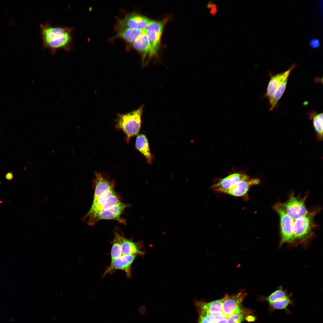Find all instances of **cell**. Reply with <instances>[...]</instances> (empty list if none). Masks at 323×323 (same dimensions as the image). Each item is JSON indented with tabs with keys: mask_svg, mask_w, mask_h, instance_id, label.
I'll return each mask as SVG.
<instances>
[{
	"mask_svg": "<svg viewBox=\"0 0 323 323\" xmlns=\"http://www.w3.org/2000/svg\"><path fill=\"white\" fill-rule=\"evenodd\" d=\"M138 255H122L112 262L104 273L106 275L114 270L124 271L128 277L131 276V268L133 262Z\"/></svg>",
	"mask_w": 323,
	"mask_h": 323,
	"instance_id": "obj_11",
	"label": "cell"
},
{
	"mask_svg": "<svg viewBox=\"0 0 323 323\" xmlns=\"http://www.w3.org/2000/svg\"><path fill=\"white\" fill-rule=\"evenodd\" d=\"M143 105L138 109L125 114H119L116 120V127L126 134L127 141L139 132L141 126Z\"/></svg>",
	"mask_w": 323,
	"mask_h": 323,
	"instance_id": "obj_3",
	"label": "cell"
},
{
	"mask_svg": "<svg viewBox=\"0 0 323 323\" xmlns=\"http://www.w3.org/2000/svg\"><path fill=\"white\" fill-rule=\"evenodd\" d=\"M206 313L212 319L215 321L225 319L227 318V317L222 311Z\"/></svg>",
	"mask_w": 323,
	"mask_h": 323,
	"instance_id": "obj_29",
	"label": "cell"
},
{
	"mask_svg": "<svg viewBox=\"0 0 323 323\" xmlns=\"http://www.w3.org/2000/svg\"><path fill=\"white\" fill-rule=\"evenodd\" d=\"M260 180L258 178H250L241 181L230 188L226 193L236 197L246 196L250 187L259 184Z\"/></svg>",
	"mask_w": 323,
	"mask_h": 323,
	"instance_id": "obj_13",
	"label": "cell"
},
{
	"mask_svg": "<svg viewBox=\"0 0 323 323\" xmlns=\"http://www.w3.org/2000/svg\"><path fill=\"white\" fill-rule=\"evenodd\" d=\"M308 196L307 194L303 197L295 196L293 192L290 194L287 201L283 203H277L285 212L295 220L306 215L309 211L305 204Z\"/></svg>",
	"mask_w": 323,
	"mask_h": 323,
	"instance_id": "obj_4",
	"label": "cell"
},
{
	"mask_svg": "<svg viewBox=\"0 0 323 323\" xmlns=\"http://www.w3.org/2000/svg\"><path fill=\"white\" fill-rule=\"evenodd\" d=\"M111 255V262L122 255L121 245L116 233L112 243Z\"/></svg>",
	"mask_w": 323,
	"mask_h": 323,
	"instance_id": "obj_26",
	"label": "cell"
},
{
	"mask_svg": "<svg viewBox=\"0 0 323 323\" xmlns=\"http://www.w3.org/2000/svg\"><path fill=\"white\" fill-rule=\"evenodd\" d=\"M13 177V176L12 173H8L6 176V179L8 180H10L12 179Z\"/></svg>",
	"mask_w": 323,
	"mask_h": 323,
	"instance_id": "obj_35",
	"label": "cell"
},
{
	"mask_svg": "<svg viewBox=\"0 0 323 323\" xmlns=\"http://www.w3.org/2000/svg\"><path fill=\"white\" fill-rule=\"evenodd\" d=\"M321 44L319 40L316 38H313L310 41L309 44L313 49L317 48L319 47Z\"/></svg>",
	"mask_w": 323,
	"mask_h": 323,
	"instance_id": "obj_30",
	"label": "cell"
},
{
	"mask_svg": "<svg viewBox=\"0 0 323 323\" xmlns=\"http://www.w3.org/2000/svg\"><path fill=\"white\" fill-rule=\"evenodd\" d=\"M146 33V28L143 30L129 28H121L119 29V31L114 37V38H121L127 42L132 43Z\"/></svg>",
	"mask_w": 323,
	"mask_h": 323,
	"instance_id": "obj_17",
	"label": "cell"
},
{
	"mask_svg": "<svg viewBox=\"0 0 323 323\" xmlns=\"http://www.w3.org/2000/svg\"><path fill=\"white\" fill-rule=\"evenodd\" d=\"M310 119H312L314 129L316 132V138L319 141L323 139V113L317 114L315 112L310 113L309 115Z\"/></svg>",
	"mask_w": 323,
	"mask_h": 323,
	"instance_id": "obj_20",
	"label": "cell"
},
{
	"mask_svg": "<svg viewBox=\"0 0 323 323\" xmlns=\"http://www.w3.org/2000/svg\"><path fill=\"white\" fill-rule=\"evenodd\" d=\"M273 208L280 219V244L293 242L292 234L293 220L277 203Z\"/></svg>",
	"mask_w": 323,
	"mask_h": 323,
	"instance_id": "obj_6",
	"label": "cell"
},
{
	"mask_svg": "<svg viewBox=\"0 0 323 323\" xmlns=\"http://www.w3.org/2000/svg\"><path fill=\"white\" fill-rule=\"evenodd\" d=\"M288 77H286L281 83L273 97L269 100L271 106L269 111L275 108L283 95L286 88Z\"/></svg>",
	"mask_w": 323,
	"mask_h": 323,
	"instance_id": "obj_22",
	"label": "cell"
},
{
	"mask_svg": "<svg viewBox=\"0 0 323 323\" xmlns=\"http://www.w3.org/2000/svg\"><path fill=\"white\" fill-rule=\"evenodd\" d=\"M211 8V9L210 11V13L212 15H214L215 14L217 11V8L216 4H214Z\"/></svg>",
	"mask_w": 323,
	"mask_h": 323,
	"instance_id": "obj_31",
	"label": "cell"
},
{
	"mask_svg": "<svg viewBox=\"0 0 323 323\" xmlns=\"http://www.w3.org/2000/svg\"><path fill=\"white\" fill-rule=\"evenodd\" d=\"M213 4V1L211 0H210L207 3L206 7L209 8H211Z\"/></svg>",
	"mask_w": 323,
	"mask_h": 323,
	"instance_id": "obj_34",
	"label": "cell"
},
{
	"mask_svg": "<svg viewBox=\"0 0 323 323\" xmlns=\"http://www.w3.org/2000/svg\"><path fill=\"white\" fill-rule=\"evenodd\" d=\"M127 206V205L120 202L115 205L101 211L88 222V223L89 225H92L102 220H115L120 223H124V220L121 218V216Z\"/></svg>",
	"mask_w": 323,
	"mask_h": 323,
	"instance_id": "obj_8",
	"label": "cell"
},
{
	"mask_svg": "<svg viewBox=\"0 0 323 323\" xmlns=\"http://www.w3.org/2000/svg\"><path fill=\"white\" fill-rule=\"evenodd\" d=\"M135 145L136 149L144 156L147 163L151 164L153 161V156L150 153L148 141L144 135H137Z\"/></svg>",
	"mask_w": 323,
	"mask_h": 323,
	"instance_id": "obj_16",
	"label": "cell"
},
{
	"mask_svg": "<svg viewBox=\"0 0 323 323\" xmlns=\"http://www.w3.org/2000/svg\"><path fill=\"white\" fill-rule=\"evenodd\" d=\"M94 180L95 189L93 203L95 202L100 196L105 192L113 188L115 182L110 180L100 172H96Z\"/></svg>",
	"mask_w": 323,
	"mask_h": 323,
	"instance_id": "obj_12",
	"label": "cell"
},
{
	"mask_svg": "<svg viewBox=\"0 0 323 323\" xmlns=\"http://www.w3.org/2000/svg\"><path fill=\"white\" fill-rule=\"evenodd\" d=\"M294 63L286 71L273 76L271 78L267 86L265 96L269 100L273 96L278 87L287 77H288L291 71L296 66Z\"/></svg>",
	"mask_w": 323,
	"mask_h": 323,
	"instance_id": "obj_14",
	"label": "cell"
},
{
	"mask_svg": "<svg viewBox=\"0 0 323 323\" xmlns=\"http://www.w3.org/2000/svg\"><path fill=\"white\" fill-rule=\"evenodd\" d=\"M255 317L252 316H249L246 318V319L247 321L249 322H253L255 320Z\"/></svg>",
	"mask_w": 323,
	"mask_h": 323,
	"instance_id": "obj_33",
	"label": "cell"
},
{
	"mask_svg": "<svg viewBox=\"0 0 323 323\" xmlns=\"http://www.w3.org/2000/svg\"><path fill=\"white\" fill-rule=\"evenodd\" d=\"M133 47L141 52L143 55V60L145 58L146 55L150 53V45L149 40L147 33L132 42Z\"/></svg>",
	"mask_w": 323,
	"mask_h": 323,
	"instance_id": "obj_19",
	"label": "cell"
},
{
	"mask_svg": "<svg viewBox=\"0 0 323 323\" xmlns=\"http://www.w3.org/2000/svg\"><path fill=\"white\" fill-rule=\"evenodd\" d=\"M247 295L244 289L232 296L226 295L222 303V312L227 317L234 314L246 313L242 308L241 304Z\"/></svg>",
	"mask_w": 323,
	"mask_h": 323,
	"instance_id": "obj_5",
	"label": "cell"
},
{
	"mask_svg": "<svg viewBox=\"0 0 323 323\" xmlns=\"http://www.w3.org/2000/svg\"><path fill=\"white\" fill-rule=\"evenodd\" d=\"M165 21H151L146 28L150 45L149 55L152 57L158 51L160 39Z\"/></svg>",
	"mask_w": 323,
	"mask_h": 323,
	"instance_id": "obj_7",
	"label": "cell"
},
{
	"mask_svg": "<svg viewBox=\"0 0 323 323\" xmlns=\"http://www.w3.org/2000/svg\"><path fill=\"white\" fill-rule=\"evenodd\" d=\"M245 313L235 314L228 316L227 318L228 323H241L244 319Z\"/></svg>",
	"mask_w": 323,
	"mask_h": 323,
	"instance_id": "obj_28",
	"label": "cell"
},
{
	"mask_svg": "<svg viewBox=\"0 0 323 323\" xmlns=\"http://www.w3.org/2000/svg\"><path fill=\"white\" fill-rule=\"evenodd\" d=\"M249 178L248 176L243 173H233L220 179L211 188L215 191L226 194L230 188L239 182Z\"/></svg>",
	"mask_w": 323,
	"mask_h": 323,
	"instance_id": "obj_9",
	"label": "cell"
},
{
	"mask_svg": "<svg viewBox=\"0 0 323 323\" xmlns=\"http://www.w3.org/2000/svg\"><path fill=\"white\" fill-rule=\"evenodd\" d=\"M288 295L287 292L282 287H279L267 297H263L262 298L270 304L280 299L284 298Z\"/></svg>",
	"mask_w": 323,
	"mask_h": 323,
	"instance_id": "obj_25",
	"label": "cell"
},
{
	"mask_svg": "<svg viewBox=\"0 0 323 323\" xmlns=\"http://www.w3.org/2000/svg\"><path fill=\"white\" fill-rule=\"evenodd\" d=\"M151 21L135 13L127 15L118 24L120 29L129 28L139 30L146 29Z\"/></svg>",
	"mask_w": 323,
	"mask_h": 323,
	"instance_id": "obj_10",
	"label": "cell"
},
{
	"mask_svg": "<svg viewBox=\"0 0 323 323\" xmlns=\"http://www.w3.org/2000/svg\"><path fill=\"white\" fill-rule=\"evenodd\" d=\"M319 207H315L309 211L304 217L293 220L292 234L293 242L302 241L312 235L313 231L316 227L314 222L315 216L320 211Z\"/></svg>",
	"mask_w": 323,
	"mask_h": 323,
	"instance_id": "obj_2",
	"label": "cell"
},
{
	"mask_svg": "<svg viewBox=\"0 0 323 323\" xmlns=\"http://www.w3.org/2000/svg\"><path fill=\"white\" fill-rule=\"evenodd\" d=\"M199 317L197 323H214L215 321L212 319L205 312L198 311Z\"/></svg>",
	"mask_w": 323,
	"mask_h": 323,
	"instance_id": "obj_27",
	"label": "cell"
},
{
	"mask_svg": "<svg viewBox=\"0 0 323 323\" xmlns=\"http://www.w3.org/2000/svg\"><path fill=\"white\" fill-rule=\"evenodd\" d=\"M116 195L113 188L110 189L101 194L97 200L92 203L91 208L86 215H89L104 204L110 198Z\"/></svg>",
	"mask_w": 323,
	"mask_h": 323,
	"instance_id": "obj_23",
	"label": "cell"
},
{
	"mask_svg": "<svg viewBox=\"0 0 323 323\" xmlns=\"http://www.w3.org/2000/svg\"><path fill=\"white\" fill-rule=\"evenodd\" d=\"M40 27L43 48L48 49L53 54L59 49L67 51L71 49L72 27L52 26L48 22L41 24Z\"/></svg>",
	"mask_w": 323,
	"mask_h": 323,
	"instance_id": "obj_1",
	"label": "cell"
},
{
	"mask_svg": "<svg viewBox=\"0 0 323 323\" xmlns=\"http://www.w3.org/2000/svg\"><path fill=\"white\" fill-rule=\"evenodd\" d=\"M116 234L121 245L122 255H138L144 254L136 243L117 233Z\"/></svg>",
	"mask_w": 323,
	"mask_h": 323,
	"instance_id": "obj_15",
	"label": "cell"
},
{
	"mask_svg": "<svg viewBox=\"0 0 323 323\" xmlns=\"http://www.w3.org/2000/svg\"><path fill=\"white\" fill-rule=\"evenodd\" d=\"M292 301L289 296L280 299L269 304V309L271 312L275 310H286Z\"/></svg>",
	"mask_w": 323,
	"mask_h": 323,
	"instance_id": "obj_24",
	"label": "cell"
},
{
	"mask_svg": "<svg viewBox=\"0 0 323 323\" xmlns=\"http://www.w3.org/2000/svg\"><path fill=\"white\" fill-rule=\"evenodd\" d=\"M226 297V295L222 298L209 302L196 301L195 305L198 311L206 313L222 311V303Z\"/></svg>",
	"mask_w": 323,
	"mask_h": 323,
	"instance_id": "obj_18",
	"label": "cell"
},
{
	"mask_svg": "<svg viewBox=\"0 0 323 323\" xmlns=\"http://www.w3.org/2000/svg\"><path fill=\"white\" fill-rule=\"evenodd\" d=\"M214 323H228L227 318L225 319L216 321Z\"/></svg>",
	"mask_w": 323,
	"mask_h": 323,
	"instance_id": "obj_32",
	"label": "cell"
},
{
	"mask_svg": "<svg viewBox=\"0 0 323 323\" xmlns=\"http://www.w3.org/2000/svg\"><path fill=\"white\" fill-rule=\"evenodd\" d=\"M120 202V199L117 195L113 196L93 213L89 215H86L84 219H88V222H89L101 211L109 208Z\"/></svg>",
	"mask_w": 323,
	"mask_h": 323,
	"instance_id": "obj_21",
	"label": "cell"
}]
</instances>
